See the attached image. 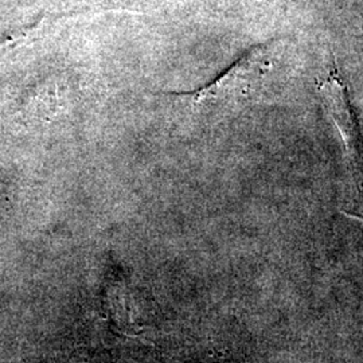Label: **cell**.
I'll return each mask as SVG.
<instances>
[{
	"label": "cell",
	"instance_id": "cell-1",
	"mask_svg": "<svg viewBox=\"0 0 363 363\" xmlns=\"http://www.w3.org/2000/svg\"><path fill=\"white\" fill-rule=\"evenodd\" d=\"M272 69V49L268 45L253 48L220 77L208 86L178 94L199 108L233 109L255 97Z\"/></svg>",
	"mask_w": 363,
	"mask_h": 363
},
{
	"label": "cell",
	"instance_id": "cell-2",
	"mask_svg": "<svg viewBox=\"0 0 363 363\" xmlns=\"http://www.w3.org/2000/svg\"><path fill=\"white\" fill-rule=\"evenodd\" d=\"M319 94L325 113L334 121L345 148L347 169L357 190L363 195V140L354 109L347 96V86L337 69L330 70L319 85Z\"/></svg>",
	"mask_w": 363,
	"mask_h": 363
}]
</instances>
